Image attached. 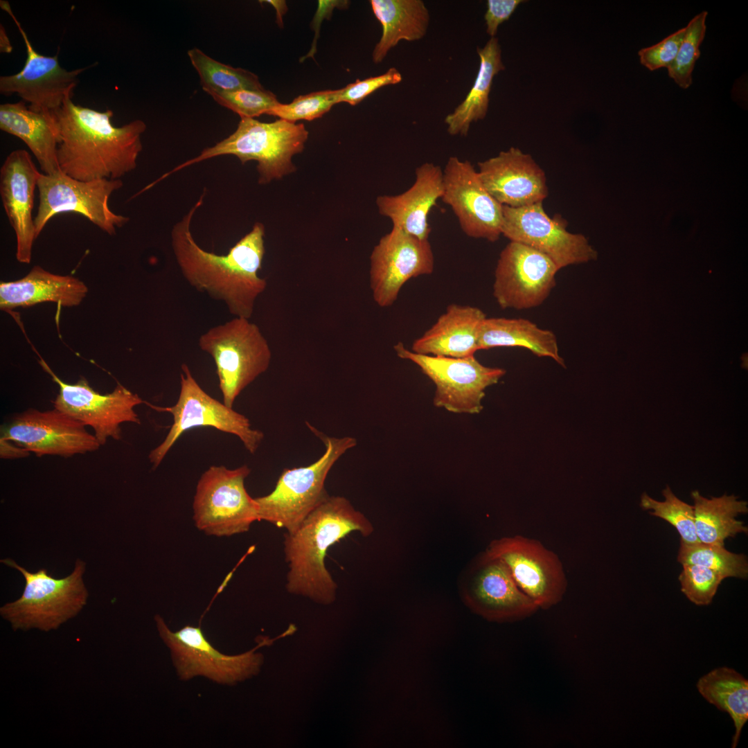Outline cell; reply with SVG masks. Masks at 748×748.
Listing matches in <instances>:
<instances>
[{
  "label": "cell",
  "instance_id": "cell-18",
  "mask_svg": "<svg viewBox=\"0 0 748 748\" xmlns=\"http://www.w3.org/2000/svg\"><path fill=\"white\" fill-rule=\"evenodd\" d=\"M559 270L550 258L538 251L510 241L497 260L493 296L502 309L521 310L537 307L555 286Z\"/></svg>",
  "mask_w": 748,
  "mask_h": 748
},
{
  "label": "cell",
  "instance_id": "cell-27",
  "mask_svg": "<svg viewBox=\"0 0 748 748\" xmlns=\"http://www.w3.org/2000/svg\"><path fill=\"white\" fill-rule=\"evenodd\" d=\"M88 292L86 285L72 276H61L35 266L22 278L0 284V308L10 310L43 302L71 307L79 305Z\"/></svg>",
  "mask_w": 748,
  "mask_h": 748
},
{
  "label": "cell",
  "instance_id": "cell-13",
  "mask_svg": "<svg viewBox=\"0 0 748 748\" xmlns=\"http://www.w3.org/2000/svg\"><path fill=\"white\" fill-rule=\"evenodd\" d=\"M484 552L506 564L517 585L539 609L562 600L567 588L562 563L540 541L519 535L503 537L491 541Z\"/></svg>",
  "mask_w": 748,
  "mask_h": 748
},
{
  "label": "cell",
  "instance_id": "cell-7",
  "mask_svg": "<svg viewBox=\"0 0 748 748\" xmlns=\"http://www.w3.org/2000/svg\"><path fill=\"white\" fill-rule=\"evenodd\" d=\"M214 360L223 403L233 407L241 392L269 366L271 351L260 328L235 318L208 329L198 341Z\"/></svg>",
  "mask_w": 748,
  "mask_h": 748
},
{
  "label": "cell",
  "instance_id": "cell-29",
  "mask_svg": "<svg viewBox=\"0 0 748 748\" xmlns=\"http://www.w3.org/2000/svg\"><path fill=\"white\" fill-rule=\"evenodd\" d=\"M515 346L528 349L538 357H551L565 366L559 354L557 337L552 331L542 329L524 319L486 317L483 321L479 331V350Z\"/></svg>",
  "mask_w": 748,
  "mask_h": 748
},
{
  "label": "cell",
  "instance_id": "cell-43",
  "mask_svg": "<svg viewBox=\"0 0 748 748\" xmlns=\"http://www.w3.org/2000/svg\"><path fill=\"white\" fill-rule=\"evenodd\" d=\"M349 3L350 1H348L319 0L318 1V8L311 24V26L314 31V37L313 39L311 49L306 55L301 58V62H303L308 57H314V55L317 52V42L319 36L321 24L323 19H330L332 15V11L335 8H347L348 7Z\"/></svg>",
  "mask_w": 748,
  "mask_h": 748
},
{
  "label": "cell",
  "instance_id": "cell-35",
  "mask_svg": "<svg viewBox=\"0 0 748 748\" xmlns=\"http://www.w3.org/2000/svg\"><path fill=\"white\" fill-rule=\"evenodd\" d=\"M662 495L664 501H659L644 492L641 497L640 506L644 510H651V515L670 523L676 528L683 542L687 544L700 542L695 531L693 506L679 499L668 486L663 490Z\"/></svg>",
  "mask_w": 748,
  "mask_h": 748
},
{
  "label": "cell",
  "instance_id": "cell-22",
  "mask_svg": "<svg viewBox=\"0 0 748 748\" xmlns=\"http://www.w3.org/2000/svg\"><path fill=\"white\" fill-rule=\"evenodd\" d=\"M479 176L501 205L522 207L543 202L549 194L545 172L529 154L511 147L478 163Z\"/></svg>",
  "mask_w": 748,
  "mask_h": 748
},
{
  "label": "cell",
  "instance_id": "cell-4",
  "mask_svg": "<svg viewBox=\"0 0 748 748\" xmlns=\"http://www.w3.org/2000/svg\"><path fill=\"white\" fill-rule=\"evenodd\" d=\"M1 562L19 571L25 580L21 596L0 608L1 617L15 631L57 630L87 603L89 593L82 578L86 563L80 559L71 573L62 578H54L45 569L29 571L10 558Z\"/></svg>",
  "mask_w": 748,
  "mask_h": 748
},
{
  "label": "cell",
  "instance_id": "cell-25",
  "mask_svg": "<svg viewBox=\"0 0 748 748\" xmlns=\"http://www.w3.org/2000/svg\"><path fill=\"white\" fill-rule=\"evenodd\" d=\"M486 318L479 308L451 304L436 323L416 339L411 351L421 355L466 357L479 350L480 327Z\"/></svg>",
  "mask_w": 748,
  "mask_h": 748
},
{
  "label": "cell",
  "instance_id": "cell-38",
  "mask_svg": "<svg viewBox=\"0 0 748 748\" xmlns=\"http://www.w3.org/2000/svg\"><path fill=\"white\" fill-rule=\"evenodd\" d=\"M219 105L235 114L240 118H254L267 113L278 103L274 93L262 90L242 89L230 92L208 93Z\"/></svg>",
  "mask_w": 748,
  "mask_h": 748
},
{
  "label": "cell",
  "instance_id": "cell-8",
  "mask_svg": "<svg viewBox=\"0 0 748 748\" xmlns=\"http://www.w3.org/2000/svg\"><path fill=\"white\" fill-rule=\"evenodd\" d=\"M154 621L160 638L170 650L180 679L202 676L223 685H235L258 675L264 656L256 650L287 636L284 632L272 639L265 637L249 651L227 655L211 645L199 627L186 625L173 632L160 615L157 614Z\"/></svg>",
  "mask_w": 748,
  "mask_h": 748
},
{
  "label": "cell",
  "instance_id": "cell-34",
  "mask_svg": "<svg viewBox=\"0 0 748 748\" xmlns=\"http://www.w3.org/2000/svg\"><path fill=\"white\" fill-rule=\"evenodd\" d=\"M677 561L682 564H696L713 569L724 579H746L748 562L745 555L727 551L724 546L702 542L687 544L680 540Z\"/></svg>",
  "mask_w": 748,
  "mask_h": 748
},
{
  "label": "cell",
  "instance_id": "cell-30",
  "mask_svg": "<svg viewBox=\"0 0 748 748\" xmlns=\"http://www.w3.org/2000/svg\"><path fill=\"white\" fill-rule=\"evenodd\" d=\"M477 51L480 64L474 82L463 102L445 118L450 135L467 136L471 123L486 117L493 78L505 69L496 37H490L483 48L477 47Z\"/></svg>",
  "mask_w": 748,
  "mask_h": 748
},
{
  "label": "cell",
  "instance_id": "cell-32",
  "mask_svg": "<svg viewBox=\"0 0 748 748\" xmlns=\"http://www.w3.org/2000/svg\"><path fill=\"white\" fill-rule=\"evenodd\" d=\"M700 693L709 703L727 712L735 725L732 747H736L741 731L748 720V681L732 668H715L697 683Z\"/></svg>",
  "mask_w": 748,
  "mask_h": 748
},
{
  "label": "cell",
  "instance_id": "cell-5",
  "mask_svg": "<svg viewBox=\"0 0 748 748\" xmlns=\"http://www.w3.org/2000/svg\"><path fill=\"white\" fill-rule=\"evenodd\" d=\"M308 138V132L303 123L283 119L263 123L243 118L233 134L204 149L197 157L177 166L162 178L200 161L229 154L237 157L242 164L256 161L258 182L267 184L295 170L292 158L303 150Z\"/></svg>",
  "mask_w": 748,
  "mask_h": 748
},
{
  "label": "cell",
  "instance_id": "cell-2",
  "mask_svg": "<svg viewBox=\"0 0 748 748\" xmlns=\"http://www.w3.org/2000/svg\"><path fill=\"white\" fill-rule=\"evenodd\" d=\"M53 113L60 139L57 162L64 174L84 181L119 179L136 167L146 130L142 120L116 127L111 109L96 111L71 98Z\"/></svg>",
  "mask_w": 748,
  "mask_h": 748
},
{
  "label": "cell",
  "instance_id": "cell-28",
  "mask_svg": "<svg viewBox=\"0 0 748 748\" xmlns=\"http://www.w3.org/2000/svg\"><path fill=\"white\" fill-rule=\"evenodd\" d=\"M370 4L382 28L372 55L375 64L380 63L400 40L413 42L425 35L429 14L423 1L371 0Z\"/></svg>",
  "mask_w": 748,
  "mask_h": 748
},
{
  "label": "cell",
  "instance_id": "cell-40",
  "mask_svg": "<svg viewBox=\"0 0 748 748\" xmlns=\"http://www.w3.org/2000/svg\"><path fill=\"white\" fill-rule=\"evenodd\" d=\"M402 75L395 68H390L384 73L364 80H356L345 87L339 89L337 103H346L356 105L378 89L402 81Z\"/></svg>",
  "mask_w": 748,
  "mask_h": 748
},
{
  "label": "cell",
  "instance_id": "cell-41",
  "mask_svg": "<svg viewBox=\"0 0 748 748\" xmlns=\"http://www.w3.org/2000/svg\"><path fill=\"white\" fill-rule=\"evenodd\" d=\"M686 28H682L659 43L641 49L638 53L641 64L650 71L668 69L677 55Z\"/></svg>",
  "mask_w": 748,
  "mask_h": 748
},
{
  "label": "cell",
  "instance_id": "cell-20",
  "mask_svg": "<svg viewBox=\"0 0 748 748\" xmlns=\"http://www.w3.org/2000/svg\"><path fill=\"white\" fill-rule=\"evenodd\" d=\"M443 172L440 199L449 206L467 236L496 242L501 235L503 205L487 190L468 161L450 157Z\"/></svg>",
  "mask_w": 748,
  "mask_h": 748
},
{
  "label": "cell",
  "instance_id": "cell-42",
  "mask_svg": "<svg viewBox=\"0 0 748 748\" xmlns=\"http://www.w3.org/2000/svg\"><path fill=\"white\" fill-rule=\"evenodd\" d=\"M522 2V0H488L484 15L487 33L491 37H495L499 26L508 20Z\"/></svg>",
  "mask_w": 748,
  "mask_h": 748
},
{
  "label": "cell",
  "instance_id": "cell-23",
  "mask_svg": "<svg viewBox=\"0 0 748 748\" xmlns=\"http://www.w3.org/2000/svg\"><path fill=\"white\" fill-rule=\"evenodd\" d=\"M40 175L24 150L11 152L0 169V195L16 235V258L21 263L30 262L33 242L37 238L32 215Z\"/></svg>",
  "mask_w": 748,
  "mask_h": 748
},
{
  "label": "cell",
  "instance_id": "cell-39",
  "mask_svg": "<svg viewBox=\"0 0 748 748\" xmlns=\"http://www.w3.org/2000/svg\"><path fill=\"white\" fill-rule=\"evenodd\" d=\"M682 566L678 578L681 591L697 605L710 604L724 578L717 571L703 566L688 564Z\"/></svg>",
  "mask_w": 748,
  "mask_h": 748
},
{
  "label": "cell",
  "instance_id": "cell-44",
  "mask_svg": "<svg viewBox=\"0 0 748 748\" xmlns=\"http://www.w3.org/2000/svg\"><path fill=\"white\" fill-rule=\"evenodd\" d=\"M260 2H265L273 6L276 11V23L282 28L283 26V17L287 12L288 8L285 1L281 0H267L260 1Z\"/></svg>",
  "mask_w": 748,
  "mask_h": 748
},
{
  "label": "cell",
  "instance_id": "cell-6",
  "mask_svg": "<svg viewBox=\"0 0 748 748\" xmlns=\"http://www.w3.org/2000/svg\"><path fill=\"white\" fill-rule=\"evenodd\" d=\"M308 425L323 441L324 454L307 466L284 470L269 494L255 498L259 521L269 522L287 533L294 532L330 496L325 481L330 469L357 444L353 437H330Z\"/></svg>",
  "mask_w": 748,
  "mask_h": 748
},
{
  "label": "cell",
  "instance_id": "cell-45",
  "mask_svg": "<svg viewBox=\"0 0 748 748\" xmlns=\"http://www.w3.org/2000/svg\"><path fill=\"white\" fill-rule=\"evenodd\" d=\"M12 51V46L7 35L5 28L0 25V51L1 53H10Z\"/></svg>",
  "mask_w": 748,
  "mask_h": 748
},
{
  "label": "cell",
  "instance_id": "cell-10",
  "mask_svg": "<svg viewBox=\"0 0 748 748\" xmlns=\"http://www.w3.org/2000/svg\"><path fill=\"white\" fill-rule=\"evenodd\" d=\"M251 469L212 465L200 477L193 509L197 528L206 534L231 536L249 531L258 519V507L247 492L245 479Z\"/></svg>",
  "mask_w": 748,
  "mask_h": 748
},
{
  "label": "cell",
  "instance_id": "cell-3",
  "mask_svg": "<svg viewBox=\"0 0 748 748\" xmlns=\"http://www.w3.org/2000/svg\"><path fill=\"white\" fill-rule=\"evenodd\" d=\"M373 526L368 519L341 496H329L284 539L288 564L287 590L322 604L332 603L337 585L326 568L328 549L352 532L368 536Z\"/></svg>",
  "mask_w": 748,
  "mask_h": 748
},
{
  "label": "cell",
  "instance_id": "cell-33",
  "mask_svg": "<svg viewBox=\"0 0 748 748\" xmlns=\"http://www.w3.org/2000/svg\"><path fill=\"white\" fill-rule=\"evenodd\" d=\"M187 55L199 74L202 89L207 93L265 89L255 73L218 62L197 48L188 50Z\"/></svg>",
  "mask_w": 748,
  "mask_h": 748
},
{
  "label": "cell",
  "instance_id": "cell-21",
  "mask_svg": "<svg viewBox=\"0 0 748 748\" xmlns=\"http://www.w3.org/2000/svg\"><path fill=\"white\" fill-rule=\"evenodd\" d=\"M1 440L12 441L25 452L37 456L69 457L98 449L100 444L85 426L58 409H30L15 416Z\"/></svg>",
  "mask_w": 748,
  "mask_h": 748
},
{
  "label": "cell",
  "instance_id": "cell-19",
  "mask_svg": "<svg viewBox=\"0 0 748 748\" xmlns=\"http://www.w3.org/2000/svg\"><path fill=\"white\" fill-rule=\"evenodd\" d=\"M434 257L428 240L393 226L382 237L370 256V287L375 303L391 306L409 279L431 274Z\"/></svg>",
  "mask_w": 748,
  "mask_h": 748
},
{
  "label": "cell",
  "instance_id": "cell-11",
  "mask_svg": "<svg viewBox=\"0 0 748 748\" xmlns=\"http://www.w3.org/2000/svg\"><path fill=\"white\" fill-rule=\"evenodd\" d=\"M399 357L416 364L435 384L434 404L456 413H479L486 389L505 375L506 370L481 364L474 355L449 357L416 353L398 342Z\"/></svg>",
  "mask_w": 748,
  "mask_h": 748
},
{
  "label": "cell",
  "instance_id": "cell-14",
  "mask_svg": "<svg viewBox=\"0 0 748 748\" xmlns=\"http://www.w3.org/2000/svg\"><path fill=\"white\" fill-rule=\"evenodd\" d=\"M542 203L503 206L501 235L545 255L559 269L595 260L597 253L585 236L569 232L562 216H549Z\"/></svg>",
  "mask_w": 748,
  "mask_h": 748
},
{
  "label": "cell",
  "instance_id": "cell-12",
  "mask_svg": "<svg viewBox=\"0 0 748 748\" xmlns=\"http://www.w3.org/2000/svg\"><path fill=\"white\" fill-rule=\"evenodd\" d=\"M123 186L121 179H100L80 181L60 170L51 175L41 173L37 181L39 206L34 219L36 238L53 216L73 212L87 217L109 235L129 221L127 217L112 212L111 195Z\"/></svg>",
  "mask_w": 748,
  "mask_h": 748
},
{
  "label": "cell",
  "instance_id": "cell-1",
  "mask_svg": "<svg viewBox=\"0 0 748 748\" xmlns=\"http://www.w3.org/2000/svg\"><path fill=\"white\" fill-rule=\"evenodd\" d=\"M203 198L173 226L171 239L176 261L191 286L223 302L235 317L249 319L256 299L267 287L266 280L258 274L265 252L264 225L256 223L225 255L206 251L195 242L190 229Z\"/></svg>",
  "mask_w": 748,
  "mask_h": 748
},
{
  "label": "cell",
  "instance_id": "cell-17",
  "mask_svg": "<svg viewBox=\"0 0 748 748\" xmlns=\"http://www.w3.org/2000/svg\"><path fill=\"white\" fill-rule=\"evenodd\" d=\"M461 595L473 612L493 622L517 621L539 609L517 585L506 564L485 552L467 571Z\"/></svg>",
  "mask_w": 748,
  "mask_h": 748
},
{
  "label": "cell",
  "instance_id": "cell-37",
  "mask_svg": "<svg viewBox=\"0 0 748 748\" xmlns=\"http://www.w3.org/2000/svg\"><path fill=\"white\" fill-rule=\"evenodd\" d=\"M339 92V89H330L299 96L290 103H278L267 114L292 123L312 121L321 117L337 104Z\"/></svg>",
  "mask_w": 748,
  "mask_h": 748
},
{
  "label": "cell",
  "instance_id": "cell-24",
  "mask_svg": "<svg viewBox=\"0 0 748 748\" xmlns=\"http://www.w3.org/2000/svg\"><path fill=\"white\" fill-rule=\"evenodd\" d=\"M415 181L406 191L396 195H381L376 204L380 213L389 217L393 226L420 239L428 240L431 229L428 215L443 190L441 168L426 162L415 170Z\"/></svg>",
  "mask_w": 748,
  "mask_h": 748
},
{
  "label": "cell",
  "instance_id": "cell-9",
  "mask_svg": "<svg viewBox=\"0 0 748 748\" xmlns=\"http://www.w3.org/2000/svg\"><path fill=\"white\" fill-rule=\"evenodd\" d=\"M181 370L177 402L168 407L151 406L157 411L170 413L173 418L164 440L149 454L153 469L160 465L180 436L195 427H213L235 435L249 453L255 454L264 438L262 431L253 429L245 416L208 395L194 378L187 364H183Z\"/></svg>",
  "mask_w": 748,
  "mask_h": 748
},
{
  "label": "cell",
  "instance_id": "cell-15",
  "mask_svg": "<svg viewBox=\"0 0 748 748\" xmlns=\"http://www.w3.org/2000/svg\"><path fill=\"white\" fill-rule=\"evenodd\" d=\"M39 364L59 386V393L53 400L54 408L94 430L99 444L107 438H121V425L123 422L140 424L134 407L143 400L121 384L109 393L102 394L90 386L84 378L75 384L61 380L42 358Z\"/></svg>",
  "mask_w": 748,
  "mask_h": 748
},
{
  "label": "cell",
  "instance_id": "cell-16",
  "mask_svg": "<svg viewBox=\"0 0 748 748\" xmlns=\"http://www.w3.org/2000/svg\"><path fill=\"white\" fill-rule=\"evenodd\" d=\"M0 6L15 21L27 53L25 64L19 72L0 77V93L7 96L17 94L35 112L57 109L67 99L72 98L79 75L93 65L68 71L60 66L58 53L54 56L39 53L32 46L9 3L1 0Z\"/></svg>",
  "mask_w": 748,
  "mask_h": 748
},
{
  "label": "cell",
  "instance_id": "cell-26",
  "mask_svg": "<svg viewBox=\"0 0 748 748\" xmlns=\"http://www.w3.org/2000/svg\"><path fill=\"white\" fill-rule=\"evenodd\" d=\"M0 129L26 144L43 174L51 175L60 170L57 152L60 139L53 111H33L23 100L1 104Z\"/></svg>",
  "mask_w": 748,
  "mask_h": 748
},
{
  "label": "cell",
  "instance_id": "cell-31",
  "mask_svg": "<svg viewBox=\"0 0 748 748\" xmlns=\"http://www.w3.org/2000/svg\"><path fill=\"white\" fill-rule=\"evenodd\" d=\"M693 499L695 527L700 542L724 546L728 537L747 533L748 528L736 519L739 514L748 512L747 502L734 495L706 498L697 490L691 492Z\"/></svg>",
  "mask_w": 748,
  "mask_h": 748
},
{
  "label": "cell",
  "instance_id": "cell-36",
  "mask_svg": "<svg viewBox=\"0 0 748 748\" xmlns=\"http://www.w3.org/2000/svg\"><path fill=\"white\" fill-rule=\"evenodd\" d=\"M707 15L706 11H702L689 21L677 55L667 69L669 77L682 89L692 84V72L700 55V46L706 34Z\"/></svg>",
  "mask_w": 748,
  "mask_h": 748
}]
</instances>
